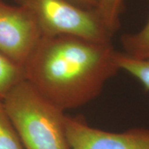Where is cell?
I'll list each match as a JSON object with an SVG mask.
<instances>
[{"mask_svg":"<svg viewBox=\"0 0 149 149\" xmlns=\"http://www.w3.org/2000/svg\"><path fill=\"white\" fill-rule=\"evenodd\" d=\"M112 42L73 36L42 37L24 65L25 78L62 111L84 106L119 70Z\"/></svg>","mask_w":149,"mask_h":149,"instance_id":"cell-1","label":"cell"},{"mask_svg":"<svg viewBox=\"0 0 149 149\" xmlns=\"http://www.w3.org/2000/svg\"><path fill=\"white\" fill-rule=\"evenodd\" d=\"M24 149H71L65 130L64 111L26 80L3 100Z\"/></svg>","mask_w":149,"mask_h":149,"instance_id":"cell-2","label":"cell"},{"mask_svg":"<svg viewBox=\"0 0 149 149\" xmlns=\"http://www.w3.org/2000/svg\"><path fill=\"white\" fill-rule=\"evenodd\" d=\"M34 17L42 37L73 36L96 42H111L113 34L98 10H91L70 0H13Z\"/></svg>","mask_w":149,"mask_h":149,"instance_id":"cell-3","label":"cell"},{"mask_svg":"<svg viewBox=\"0 0 149 149\" xmlns=\"http://www.w3.org/2000/svg\"><path fill=\"white\" fill-rule=\"evenodd\" d=\"M42 38L29 11L0 0V53L23 67Z\"/></svg>","mask_w":149,"mask_h":149,"instance_id":"cell-4","label":"cell"},{"mask_svg":"<svg viewBox=\"0 0 149 149\" xmlns=\"http://www.w3.org/2000/svg\"><path fill=\"white\" fill-rule=\"evenodd\" d=\"M65 130L71 149H149V129L113 133L89 126L83 118L65 115Z\"/></svg>","mask_w":149,"mask_h":149,"instance_id":"cell-5","label":"cell"},{"mask_svg":"<svg viewBox=\"0 0 149 149\" xmlns=\"http://www.w3.org/2000/svg\"><path fill=\"white\" fill-rule=\"evenodd\" d=\"M123 53L138 60H149V17L146 25L136 33H128L121 37Z\"/></svg>","mask_w":149,"mask_h":149,"instance_id":"cell-6","label":"cell"},{"mask_svg":"<svg viewBox=\"0 0 149 149\" xmlns=\"http://www.w3.org/2000/svg\"><path fill=\"white\" fill-rule=\"evenodd\" d=\"M24 80V68L0 53V100H3L13 88Z\"/></svg>","mask_w":149,"mask_h":149,"instance_id":"cell-7","label":"cell"},{"mask_svg":"<svg viewBox=\"0 0 149 149\" xmlns=\"http://www.w3.org/2000/svg\"><path fill=\"white\" fill-rule=\"evenodd\" d=\"M0 149H24L3 100H0Z\"/></svg>","mask_w":149,"mask_h":149,"instance_id":"cell-8","label":"cell"},{"mask_svg":"<svg viewBox=\"0 0 149 149\" xmlns=\"http://www.w3.org/2000/svg\"><path fill=\"white\" fill-rule=\"evenodd\" d=\"M118 65L119 69L133 75L143 85L146 91H149V60L133 59L128 57L123 52H119Z\"/></svg>","mask_w":149,"mask_h":149,"instance_id":"cell-9","label":"cell"},{"mask_svg":"<svg viewBox=\"0 0 149 149\" xmlns=\"http://www.w3.org/2000/svg\"><path fill=\"white\" fill-rule=\"evenodd\" d=\"M124 0H99L98 11L107 29L113 35L120 27Z\"/></svg>","mask_w":149,"mask_h":149,"instance_id":"cell-10","label":"cell"},{"mask_svg":"<svg viewBox=\"0 0 149 149\" xmlns=\"http://www.w3.org/2000/svg\"><path fill=\"white\" fill-rule=\"evenodd\" d=\"M74 4L80 6L86 9L98 10L99 8V0H70Z\"/></svg>","mask_w":149,"mask_h":149,"instance_id":"cell-11","label":"cell"}]
</instances>
